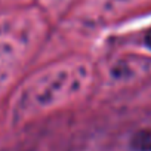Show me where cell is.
Returning <instances> with one entry per match:
<instances>
[{
  "mask_svg": "<svg viewBox=\"0 0 151 151\" xmlns=\"http://www.w3.org/2000/svg\"><path fill=\"white\" fill-rule=\"evenodd\" d=\"M145 42H147V45H148V46L151 47V31H150V33L147 34V37H145Z\"/></svg>",
  "mask_w": 151,
  "mask_h": 151,
  "instance_id": "obj_2",
  "label": "cell"
},
{
  "mask_svg": "<svg viewBox=\"0 0 151 151\" xmlns=\"http://www.w3.org/2000/svg\"><path fill=\"white\" fill-rule=\"evenodd\" d=\"M132 145L138 151H151V132L150 130L138 132L132 139Z\"/></svg>",
  "mask_w": 151,
  "mask_h": 151,
  "instance_id": "obj_1",
  "label": "cell"
}]
</instances>
